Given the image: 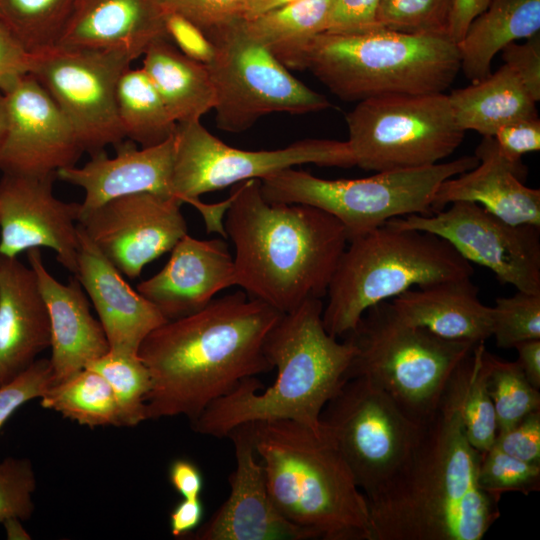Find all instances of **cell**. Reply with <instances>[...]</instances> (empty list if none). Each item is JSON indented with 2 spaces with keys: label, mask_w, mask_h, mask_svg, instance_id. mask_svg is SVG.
I'll return each instance as SVG.
<instances>
[{
  "label": "cell",
  "mask_w": 540,
  "mask_h": 540,
  "mask_svg": "<svg viewBox=\"0 0 540 540\" xmlns=\"http://www.w3.org/2000/svg\"><path fill=\"white\" fill-rule=\"evenodd\" d=\"M283 314L238 291L154 329L138 350L151 377L147 420L192 422L242 380L272 370L264 343Z\"/></svg>",
  "instance_id": "6da1fadb"
},
{
  "label": "cell",
  "mask_w": 540,
  "mask_h": 540,
  "mask_svg": "<svg viewBox=\"0 0 540 540\" xmlns=\"http://www.w3.org/2000/svg\"><path fill=\"white\" fill-rule=\"evenodd\" d=\"M480 457L444 391L409 457L366 498L371 540H481L500 509L479 485Z\"/></svg>",
  "instance_id": "7a4b0ae2"
},
{
  "label": "cell",
  "mask_w": 540,
  "mask_h": 540,
  "mask_svg": "<svg viewBox=\"0 0 540 540\" xmlns=\"http://www.w3.org/2000/svg\"><path fill=\"white\" fill-rule=\"evenodd\" d=\"M224 230L234 245L236 285L281 313L322 299L348 239L331 214L271 203L252 179L231 187Z\"/></svg>",
  "instance_id": "3957f363"
},
{
  "label": "cell",
  "mask_w": 540,
  "mask_h": 540,
  "mask_svg": "<svg viewBox=\"0 0 540 540\" xmlns=\"http://www.w3.org/2000/svg\"><path fill=\"white\" fill-rule=\"evenodd\" d=\"M323 307L322 299H308L268 333L264 351L277 369L270 387L262 391L257 377L242 380L190 422L192 429L221 438L244 423L289 420L333 442L321 413L348 380L356 349L348 338L339 342L326 331Z\"/></svg>",
  "instance_id": "277c9868"
},
{
  "label": "cell",
  "mask_w": 540,
  "mask_h": 540,
  "mask_svg": "<svg viewBox=\"0 0 540 540\" xmlns=\"http://www.w3.org/2000/svg\"><path fill=\"white\" fill-rule=\"evenodd\" d=\"M270 497L322 540H371L367 499L333 442L289 420L252 422Z\"/></svg>",
  "instance_id": "5b68a950"
},
{
  "label": "cell",
  "mask_w": 540,
  "mask_h": 540,
  "mask_svg": "<svg viewBox=\"0 0 540 540\" xmlns=\"http://www.w3.org/2000/svg\"><path fill=\"white\" fill-rule=\"evenodd\" d=\"M284 66L307 70L341 100L359 102L385 95L444 93L460 71V55L448 37L380 28L320 33Z\"/></svg>",
  "instance_id": "8992f818"
},
{
  "label": "cell",
  "mask_w": 540,
  "mask_h": 540,
  "mask_svg": "<svg viewBox=\"0 0 540 540\" xmlns=\"http://www.w3.org/2000/svg\"><path fill=\"white\" fill-rule=\"evenodd\" d=\"M473 273L472 264L441 237L384 224L348 242L327 290L324 327L335 338L346 336L380 302Z\"/></svg>",
  "instance_id": "52a82bcc"
},
{
  "label": "cell",
  "mask_w": 540,
  "mask_h": 540,
  "mask_svg": "<svg viewBox=\"0 0 540 540\" xmlns=\"http://www.w3.org/2000/svg\"><path fill=\"white\" fill-rule=\"evenodd\" d=\"M345 338L356 349L348 380L367 378L418 423L436 411L453 372L477 344L404 321L390 300L367 309Z\"/></svg>",
  "instance_id": "ba28073f"
},
{
  "label": "cell",
  "mask_w": 540,
  "mask_h": 540,
  "mask_svg": "<svg viewBox=\"0 0 540 540\" xmlns=\"http://www.w3.org/2000/svg\"><path fill=\"white\" fill-rule=\"evenodd\" d=\"M478 164L475 155L434 165L400 169L358 179H323L306 171L284 169L260 180L264 199L319 208L344 227L348 242L391 219L433 214L441 183Z\"/></svg>",
  "instance_id": "9c48e42d"
},
{
  "label": "cell",
  "mask_w": 540,
  "mask_h": 540,
  "mask_svg": "<svg viewBox=\"0 0 540 540\" xmlns=\"http://www.w3.org/2000/svg\"><path fill=\"white\" fill-rule=\"evenodd\" d=\"M346 123L355 166L374 172L440 163L465 135L444 93L368 98L346 115Z\"/></svg>",
  "instance_id": "30bf717a"
},
{
  "label": "cell",
  "mask_w": 540,
  "mask_h": 540,
  "mask_svg": "<svg viewBox=\"0 0 540 540\" xmlns=\"http://www.w3.org/2000/svg\"><path fill=\"white\" fill-rule=\"evenodd\" d=\"M240 19L205 33L214 47L207 67L216 91L219 129L241 133L267 114H307L331 106L324 95L295 78L268 49L248 37Z\"/></svg>",
  "instance_id": "8fae6325"
},
{
  "label": "cell",
  "mask_w": 540,
  "mask_h": 540,
  "mask_svg": "<svg viewBox=\"0 0 540 540\" xmlns=\"http://www.w3.org/2000/svg\"><path fill=\"white\" fill-rule=\"evenodd\" d=\"M321 421L366 498L403 465L422 427L364 377L344 383L325 405Z\"/></svg>",
  "instance_id": "7c38bea8"
},
{
  "label": "cell",
  "mask_w": 540,
  "mask_h": 540,
  "mask_svg": "<svg viewBox=\"0 0 540 540\" xmlns=\"http://www.w3.org/2000/svg\"><path fill=\"white\" fill-rule=\"evenodd\" d=\"M303 164L349 168L355 160L347 141L308 138L284 148L250 151L227 145L200 121L177 124L172 192L189 204L205 193Z\"/></svg>",
  "instance_id": "4fadbf2b"
},
{
  "label": "cell",
  "mask_w": 540,
  "mask_h": 540,
  "mask_svg": "<svg viewBox=\"0 0 540 540\" xmlns=\"http://www.w3.org/2000/svg\"><path fill=\"white\" fill-rule=\"evenodd\" d=\"M134 59L121 51L53 47L33 54L30 74L50 94L90 155L125 137L116 106V88Z\"/></svg>",
  "instance_id": "5bb4252c"
},
{
  "label": "cell",
  "mask_w": 540,
  "mask_h": 540,
  "mask_svg": "<svg viewBox=\"0 0 540 540\" xmlns=\"http://www.w3.org/2000/svg\"><path fill=\"white\" fill-rule=\"evenodd\" d=\"M391 226L446 240L463 258L488 268L517 291L540 294V227L511 224L474 202L456 201L431 215L389 220Z\"/></svg>",
  "instance_id": "9a60e30c"
},
{
  "label": "cell",
  "mask_w": 540,
  "mask_h": 540,
  "mask_svg": "<svg viewBox=\"0 0 540 540\" xmlns=\"http://www.w3.org/2000/svg\"><path fill=\"white\" fill-rule=\"evenodd\" d=\"M182 204L175 197L131 194L86 212L78 224L124 276L136 279L188 234Z\"/></svg>",
  "instance_id": "2e32d148"
},
{
  "label": "cell",
  "mask_w": 540,
  "mask_h": 540,
  "mask_svg": "<svg viewBox=\"0 0 540 540\" xmlns=\"http://www.w3.org/2000/svg\"><path fill=\"white\" fill-rule=\"evenodd\" d=\"M5 131L0 149L3 174L43 177L76 165L83 150L70 122L32 75L2 93Z\"/></svg>",
  "instance_id": "e0dca14e"
},
{
  "label": "cell",
  "mask_w": 540,
  "mask_h": 540,
  "mask_svg": "<svg viewBox=\"0 0 540 540\" xmlns=\"http://www.w3.org/2000/svg\"><path fill=\"white\" fill-rule=\"evenodd\" d=\"M56 174L43 177L3 174L0 180V255L17 256L32 248L52 250L74 275L79 251L80 203L53 193Z\"/></svg>",
  "instance_id": "ac0fdd59"
},
{
  "label": "cell",
  "mask_w": 540,
  "mask_h": 540,
  "mask_svg": "<svg viewBox=\"0 0 540 540\" xmlns=\"http://www.w3.org/2000/svg\"><path fill=\"white\" fill-rule=\"evenodd\" d=\"M236 467L230 493L212 517L190 536L195 540H309L315 535L288 521L274 505L254 446L253 423L233 428Z\"/></svg>",
  "instance_id": "d6986e66"
},
{
  "label": "cell",
  "mask_w": 540,
  "mask_h": 540,
  "mask_svg": "<svg viewBox=\"0 0 540 540\" xmlns=\"http://www.w3.org/2000/svg\"><path fill=\"white\" fill-rule=\"evenodd\" d=\"M170 252L165 266L136 289L167 321L200 311L217 293L236 285L234 258L225 240L186 234Z\"/></svg>",
  "instance_id": "ffe728a7"
},
{
  "label": "cell",
  "mask_w": 540,
  "mask_h": 540,
  "mask_svg": "<svg viewBox=\"0 0 540 540\" xmlns=\"http://www.w3.org/2000/svg\"><path fill=\"white\" fill-rule=\"evenodd\" d=\"M115 146L114 157L103 150L92 154L82 167L74 165L56 172L58 179L84 190L80 216L126 195L153 193L174 197V135L163 143L141 149L131 140H123Z\"/></svg>",
  "instance_id": "44dd1931"
},
{
  "label": "cell",
  "mask_w": 540,
  "mask_h": 540,
  "mask_svg": "<svg viewBox=\"0 0 540 540\" xmlns=\"http://www.w3.org/2000/svg\"><path fill=\"white\" fill-rule=\"evenodd\" d=\"M79 251L74 275L90 298L109 350L138 354L146 336L167 320L135 291L78 224Z\"/></svg>",
  "instance_id": "7402d4cb"
},
{
  "label": "cell",
  "mask_w": 540,
  "mask_h": 540,
  "mask_svg": "<svg viewBox=\"0 0 540 540\" xmlns=\"http://www.w3.org/2000/svg\"><path fill=\"white\" fill-rule=\"evenodd\" d=\"M478 164L441 183L433 212L456 201L474 202L515 225L540 227V190L527 187V168L499 150L493 137L484 136L475 154Z\"/></svg>",
  "instance_id": "603a6c76"
},
{
  "label": "cell",
  "mask_w": 540,
  "mask_h": 540,
  "mask_svg": "<svg viewBox=\"0 0 540 540\" xmlns=\"http://www.w3.org/2000/svg\"><path fill=\"white\" fill-rule=\"evenodd\" d=\"M26 254L48 313L49 361L55 384L85 368L110 347L101 323L90 312L78 279L74 276L67 284L59 282L47 270L39 248L29 249Z\"/></svg>",
  "instance_id": "cb8c5ba5"
},
{
  "label": "cell",
  "mask_w": 540,
  "mask_h": 540,
  "mask_svg": "<svg viewBox=\"0 0 540 540\" xmlns=\"http://www.w3.org/2000/svg\"><path fill=\"white\" fill-rule=\"evenodd\" d=\"M162 39L169 40L156 0H76L55 47L121 51L135 60Z\"/></svg>",
  "instance_id": "d4e9b609"
},
{
  "label": "cell",
  "mask_w": 540,
  "mask_h": 540,
  "mask_svg": "<svg viewBox=\"0 0 540 540\" xmlns=\"http://www.w3.org/2000/svg\"><path fill=\"white\" fill-rule=\"evenodd\" d=\"M45 302L30 266L0 258V386L26 370L50 347Z\"/></svg>",
  "instance_id": "484cf974"
},
{
  "label": "cell",
  "mask_w": 540,
  "mask_h": 540,
  "mask_svg": "<svg viewBox=\"0 0 540 540\" xmlns=\"http://www.w3.org/2000/svg\"><path fill=\"white\" fill-rule=\"evenodd\" d=\"M390 301L404 321L440 337L475 343L492 337V307L479 300L471 277L412 288Z\"/></svg>",
  "instance_id": "4316f807"
},
{
  "label": "cell",
  "mask_w": 540,
  "mask_h": 540,
  "mask_svg": "<svg viewBox=\"0 0 540 540\" xmlns=\"http://www.w3.org/2000/svg\"><path fill=\"white\" fill-rule=\"evenodd\" d=\"M143 70L177 124L200 121L216 105V91L206 64L183 54L167 39L143 54Z\"/></svg>",
  "instance_id": "83f0119b"
},
{
  "label": "cell",
  "mask_w": 540,
  "mask_h": 540,
  "mask_svg": "<svg viewBox=\"0 0 540 540\" xmlns=\"http://www.w3.org/2000/svg\"><path fill=\"white\" fill-rule=\"evenodd\" d=\"M540 33V0H491L456 44L460 70L472 83L491 73L494 56L506 45Z\"/></svg>",
  "instance_id": "f1b7e54d"
},
{
  "label": "cell",
  "mask_w": 540,
  "mask_h": 540,
  "mask_svg": "<svg viewBox=\"0 0 540 540\" xmlns=\"http://www.w3.org/2000/svg\"><path fill=\"white\" fill-rule=\"evenodd\" d=\"M450 106L458 126L493 137L509 123L538 117L536 101L507 66L470 86L449 95Z\"/></svg>",
  "instance_id": "f546056e"
},
{
  "label": "cell",
  "mask_w": 540,
  "mask_h": 540,
  "mask_svg": "<svg viewBox=\"0 0 540 540\" xmlns=\"http://www.w3.org/2000/svg\"><path fill=\"white\" fill-rule=\"evenodd\" d=\"M331 0H299L240 19L245 33L283 65L315 36L325 31Z\"/></svg>",
  "instance_id": "4dcf8cb0"
},
{
  "label": "cell",
  "mask_w": 540,
  "mask_h": 540,
  "mask_svg": "<svg viewBox=\"0 0 540 540\" xmlns=\"http://www.w3.org/2000/svg\"><path fill=\"white\" fill-rule=\"evenodd\" d=\"M116 106L125 138L150 147L172 137L177 123L143 68L128 67L116 88Z\"/></svg>",
  "instance_id": "1f68e13d"
},
{
  "label": "cell",
  "mask_w": 540,
  "mask_h": 540,
  "mask_svg": "<svg viewBox=\"0 0 540 540\" xmlns=\"http://www.w3.org/2000/svg\"><path fill=\"white\" fill-rule=\"evenodd\" d=\"M484 343H477L460 362L445 389L458 408L468 441L480 452L493 446L497 434L495 411L486 386Z\"/></svg>",
  "instance_id": "d6a6232c"
},
{
  "label": "cell",
  "mask_w": 540,
  "mask_h": 540,
  "mask_svg": "<svg viewBox=\"0 0 540 540\" xmlns=\"http://www.w3.org/2000/svg\"><path fill=\"white\" fill-rule=\"evenodd\" d=\"M40 405L90 428L121 426L119 408L111 386L98 372L83 368L52 384Z\"/></svg>",
  "instance_id": "836d02e7"
},
{
  "label": "cell",
  "mask_w": 540,
  "mask_h": 540,
  "mask_svg": "<svg viewBox=\"0 0 540 540\" xmlns=\"http://www.w3.org/2000/svg\"><path fill=\"white\" fill-rule=\"evenodd\" d=\"M76 0H0V20L31 54L55 47Z\"/></svg>",
  "instance_id": "e575fe53"
},
{
  "label": "cell",
  "mask_w": 540,
  "mask_h": 540,
  "mask_svg": "<svg viewBox=\"0 0 540 540\" xmlns=\"http://www.w3.org/2000/svg\"><path fill=\"white\" fill-rule=\"evenodd\" d=\"M85 368L101 374L112 388L121 426L133 427L147 420L146 401L151 389L148 368L138 354L109 350Z\"/></svg>",
  "instance_id": "d590c367"
},
{
  "label": "cell",
  "mask_w": 540,
  "mask_h": 540,
  "mask_svg": "<svg viewBox=\"0 0 540 540\" xmlns=\"http://www.w3.org/2000/svg\"><path fill=\"white\" fill-rule=\"evenodd\" d=\"M485 361L486 386L495 411L497 432L540 410L539 390L529 383L516 361L502 360L488 350Z\"/></svg>",
  "instance_id": "8d00e7d4"
},
{
  "label": "cell",
  "mask_w": 540,
  "mask_h": 540,
  "mask_svg": "<svg viewBox=\"0 0 540 540\" xmlns=\"http://www.w3.org/2000/svg\"><path fill=\"white\" fill-rule=\"evenodd\" d=\"M452 0H380V28L434 36H447Z\"/></svg>",
  "instance_id": "74e56055"
},
{
  "label": "cell",
  "mask_w": 540,
  "mask_h": 540,
  "mask_svg": "<svg viewBox=\"0 0 540 540\" xmlns=\"http://www.w3.org/2000/svg\"><path fill=\"white\" fill-rule=\"evenodd\" d=\"M478 482L498 502L507 492L528 495L540 490V464L519 460L492 446L481 452Z\"/></svg>",
  "instance_id": "f35d334b"
},
{
  "label": "cell",
  "mask_w": 540,
  "mask_h": 540,
  "mask_svg": "<svg viewBox=\"0 0 540 540\" xmlns=\"http://www.w3.org/2000/svg\"><path fill=\"white\" fill-rule=\"evenodd\" d=\"M492 312V337L499 348L540 339V294L517 291L510 297H498Z\"/></svg>",
  "instance_id": "ab89813d"
},
{
  "label": "cell",
  "mask_w": 540,
  "mask_h": 540,
  "mask_svg": "<svg viewBox=\"0 0 540 540\" xmlns=\"http://www.w3.org/2000/svg\"><path fill=\"white\" fill-rule=\"evenodd\" d=\"M36 478L27 458L7 457L0 462V523L10 518L28 520L33 511Z\"/></svg>",
  "instance_id": "60d3db41"
},
{
  "label": "cell",
  "mask_w": 540,
  "mask_h": 540,
  "mask_svg": "<svg viewBox=\"0 0 540 540\" xmlns=\"http://www.w3.org/2000/svg\"><path fill=\"white\" fill-rule=\"evenodd\" d=\"M53 384L49 359H36L10 382L0 386V429L23 404L40 398Z\"/></svg>",
  "instance_id": "b9f144b4"
},
{
  "label": "cell",
  "mask_w": 540,
  "mask_h": 540,
  "mask_svg": "<svg viewBox=\"0 0 540 540\" xmlns=\"http://www.w3.org/2000/svg\"><path fill=\"white\" fill-rule=\"evenodd\" d=\"M247 0H156L167 13H176L204 33L242 18Z\"/></svg>",
  "instance_id": "7bdbcfd3"
},
{
  "label": "cell",
  "mask_w": 540,
  "mask_h": 540,
  "mask_svg": "<svg viewBox=\"0 0 540 540\" xmlns=\"http://www.w3.org/2000/svg\"><path fill=\"white\" fill-rule=\"evenodd\" d=\"M493 446L519 460L540 464V410L498 431Z\"/></svg>",
  "instance_id": "ee69618b"
},
{
  "label": "cell",
  "mask_w": 540,
  "mask_h": 540,
  "mask_svg": "<svg viewBox=\"0 0 540 540\" xmlns=\"http://www.w3.org/2000/svg\"><path fill=\"white\" fill-rule=\"evenodd\" d=\"M380 0H331L324 32L364 33L380 29L377 10Z\"/></svg>",
  "instance_id": "f6af8a7d"
},
{
  "label": "cell",
  "mask_w": 540,
  "mask_h": 540,
  "mask_svg": "<svg viewBox=\"0 0 540 540\" xmlns=\"http://www.w3.org/2000/svg\"><path fill=\"white\" fill-rule=\"evenodd\" d=\"M504 64L507 65L521 81L531 97L540 100V33L523 43L512 42L502 50Z\"/></svg>",
  "instance_id": "bcb514c9"
},
{
  "label": "cell",
  "mask_w": 540,
  "mask_h": 540,
  "mask_svg": "<svg viewBox=\"0 0 540 540\" xmlns=\"http://www.w3.org/2000/svg\"><path fill=\"white\" fill-rule=\"evenodd\" d=\"M165 26L170 42L183 54L206 65L211 62L214 56L213 44L199 27L171 12L165 13Z\"/></svg>",
  "instance_id": "7dc6e473"
},
{
  "label": "cell",
  "mask_w": 540,
  "mask_h": 540,
  "mask_svg": "<svg viewBox=\"0 0 540 540\" xmlns=\"http://www.w3.org/2000/svg\"><path fill=\"white\" fill-rule=\"evenodd\" d=\"M493 138L505 157L521 161L524 154L540 150V120L534 117L509 123L499 128Z\"/></svg>",
  "instance_id": "c3c4849f"
},
{
  "label": "cell",
  "mask_w": 540,
  "mask_h": 540,
  "mask_svg": "<svg viewBox=\"0 0 540 540\" xmlns=\"http://www.w3.org/2000/svg\"><path fill=\"white\" fill-rule=\"evenodd\" d=\"M33 54L29 53L13 32L0 20V92L12 87L30 74Z\"/></svg>",
  "instance_id": "681fc988"
},
{
  "label": "cell",
  "mask_w": 540,
  "mask_h": 540,
  "mask_svg": "<svg viewBox=\"0 0 540 540\" xmlns=\"http://www.w3.org/2000/svg\"><path fill=\"white\" fill-rule=\"evenodd\" d=\"M168 478L172 487L182 498H200L203 476L194 462L184 458L175 459L169 466Z\"/></svg>",
  "instance_id": "f907efd6"
},
{
  "label": "cell",
  "mask_w": 540,
  "mask_h": 540,
  "mask_svg": "<svg viewBox=\"0 0 540 540\" xmlns=\"http://www.w3.org/2000/svg\"><path fill=\"white\" fill-rule=\"evenodd\" d=\"M203 517L200 498H182L170 513V531L175 538H186L195 532Z\"/></svg>",
  "instance_id": "816d5d0a"
},
{
  "label": "cell",
  "mask_w": 540,
  "mask_h": 540,
  "mask_svg": "<svg viewBox=\"0 0 540 540\" xmlns=\"http://www.w3.org/2000/svg\"><path fill=\"white\" fill-rule=\"evenodd\" d=\"M491 0H452L447 36L457 44L470 23L481 14Z\"/></svg>",
  "instance_id": "f5cc1de1"
},
{
  "label": "cell",
  "mask_w": 540,
  "mask_h": 540,
  "mask_svg": "<svg viewBox=\"0 0 540 540\" xmlns=\"http://www.w3.org/2000/svg\"><path fill=\"white\" fill-rule=\"evenodd\" d=\"M517 351L516 362L529 383L540 389V339L521 342L514 347Z\"/></svg>",
  "instance_id": "db71d44e"
},
{
  "label": "cell",
  "mask_w": 540,
  "mask_h": 540,
  "mask_svg": "<svg viewBox=\"0 0 540 540\" xmlns=\"http://www.w3.org/2000/svg\"><path fill=\"white\" fill-rule=\"evenodd\" d=\"M299 0H247L243 9L242 18L249 19L263 12Z\"/></svg>",
  "instance_id": "11a10c76"
},
{
  "label": "cell",
  "mask_w": 540,
  "mask_h": 540,
  "mask_svg": "<svg viewBox=\"0 0 540 540\" xmlns=\"http://www.w3.org/2000/svg\"><path fill=\"white\" fill-rule=\"evenodd\" d=\"M2 524L5 527L8 539H30V536L23 528L20 519L10 518L5 520Z\"/></svg>",
  "instance_id": "9f6ffc18"
},
{
  "label": "cell",
  "mask_w": 540,
  "mask_h": 540,
  "mask_svg": "<svg viewBox=\"0 0 540 540\" xmlns=\"http://www.w3.org/2000/svg\"><path fill=\"white\" fill-rule=\"evenodd\" d=\"M4 131H5V108H4V101H3V95L0 92V149L4 137Z\"/></svg>",
  "instance_id": "6f0895ef"
},
{
  "label": "cell",
  "mask_w": 540,
  "mask_h": 540,
  "mask_svg": "<svg viewBox=\"0 0 540 540\" xmlns=\"http://www.w3.org/2000/svg\"><path fill=\"white\" fill-rule=\"evenodd\" d=\"M0 258H1V255H0Z\"/></svg>",
  "instance_id": "680465c9"
}]
</instances>
